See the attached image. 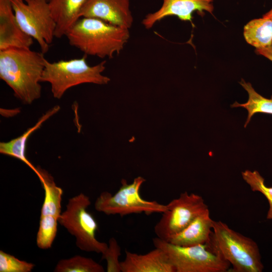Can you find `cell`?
<instances>
[{"instance_id":"6da1fadb","label":"cell","mask_w":272,"mask_h":272,"mask_svg":"<svg viewBox=\"0 0 272 272\" xmlns=\"http://www.w3.org/2000/svg\"><path fill=\"white\" fill-rule=\"evenodd\" d=\"M45 59L41 52L30 48L0 50V78L24 104H31L41 96Z\"/></svg>"},{"instance_id":"7a4b0ae2","label":"cell","mask_w":272,"mask_h":272,"mask_svg":"<svg viewBox=\"0 0 272 272\" xmlns=\"http://www.w3.org/2000/svg\"><path fill=\"white\" fill-rule=\"evenodd\" d=\"M65 36L71 45L85 55L110 58L121 52L130 35L128 29L96 18L81 17Z\"/></svg>"},{"instance_id":"3957f363","label":"cell","mask_w":272,"mask_h":272,"mask_svg":"<svg viewBox=\"0 0 272 272\" xmlns=\"http://www.w3.org/2000/svg\"><path fill=\"white\" fill-rule=\"evenodd\" d=\"M206 244L212 252L232 265V271L261 272L263 269L257 243L222 221H214Z\"/></svg>"},{"instance_id":"277c9868","label":"cell","mask_w":272,"mask_h":272,"mask_svg":"<svg viewBox=\"0 0 272 272\" xmlns=\"http://www.w3.org/2000/svg\"><path fill=\"white\" fill-rule=\"evenodd\" d=\"M85 55L81 58L50 62L46 58L41 82L50 84L53 96L60 99L70 88L85 83L98 85L108 84L110 79L102 74L105 69L106 60L89 65Z\"/></svg>"},{"instance_id":"5b68a950","label":"cell","mask_w":272,"mask_h":272,"mask_svg":"<svg viewBox=\"0 0 272 272\" xmlns=\"http://www.w3.org/2000/svg\"><path fill=\"white\" fill-rule=\"evenodd\" d=\"M91 205L89 196L83 193L70 198L66 209L58 218V223L76 238V245L81 250L103 253L108 247L96 237L98 224L87 211Z\"/></svg>"},{"instance_id":"8992f818","label":"cell","mask_w":272,"mask_h":272,"mask_svg":"<svg viewBox=\"0 0 272 272\" xmlns=\"http://www.w3.org/2000/svg\"><path fill=\"white\" fill-rule=\"evenodd\" d=\"M145 181L141 176L135 178L131 183L122 179L121 186L114 194L104 191L99 195L95 202V209L107 215L121 216L132 214L145 213L148 215L164 213L167 209L166 205L156 200H146L141 197L140 189Z\"/></svg>"},{"instance_id":"52a82bcc","label":"cell","mask_w":272,"mask_h":272,"mask_svg":"<svg viewBox=\"0 0 272 272\" xmlns=\"http://www.w3.org/2000/svg\"><path fill=\"white\" fill-rule=\"evenodd\" d=\"M155 247L163 250L175 272H225L230 263L212 252L206 244L180 246L160 239H153Z\"/></svg>"},{"instance_id":"ba28073f","label":"cell","mask_w":272,"mask_h":272,"mask_svg":"<svg viewBox=\"0 0 272 272\" xmlns=\"http://www.w3.org/2000/svg\"><path fill=\"white\" fill-rule=\"evenodd\" d=\"M18 23L22 30L37 41L44 54L55 37L56 23L47 0H11Z\"/></svg>"},{"instance_id":"9c48e42d","label":"cell","mask_w":272,"mask_h":272,"mask_svg":"<svg viewBox=\"0 0 272 272\" xmlns=\"http://www.w3.org/2000/svg\"><path fill=\"white\" fill-rule=\"evenodd\" d=\"M154 227L157 237L168 241L173 235L187 227L196 217L209 210L200 195L185 191L170 201Z\"/></svg>"},{"instance_id":"30bf717a","label":"cell","mask_w":272,"mask_h":272,"mask_svg":"<svg viewBox=\"0 0 272 272\" xmlns=\"http://www.w3.org/2000/svg\"><path fill=\"white\" fill-rule=\"evenodd\" d=\"M81 17L98 19L128 29L133 22L129 0H87L80 13Z\"/></svg>"},{"instance_id":"8fae6325","label":"cell","mask_w":272,"mask_h":272,"mask_svg":"<svg viewBox=\"0 0 272 272\" xmlns=\"http://www.w3.org/2000/svg\"><path fill=\"white\" fill-rule=\"evenodd\" d=\"M213 0H163L161 7L156 11L147 14L142 23L147 29L158 22L169 16H177L180 20L192 23V14L197 12L203 15L204 12L212 14Z\"/></svg>"},{"instance_id":"7c38bea8","label":"cell","mask_w":272,"mask_h":272,"mask_svg":"<svg viewBox=\"0 0 272 272\" xmlns=\"http://www.w3.org/2000/svg\"><path fill=\"white\" fill-rule=\"evenodd\" d=\"M33 44L18 23L11 0H0V50L30 48Z\"/></svg>"},{"instance_id":"4fadbf2b","label":"cell","mask_w":272,"mask_h":272,"mask_svg":"<svg viewBox=\"0 0 272 272\" xmlns=\"http://www.w3.org/2000/svg\"><path fill=\"white\" fill-rule=\"evenodd\" d=\"M120 266L121 272H175L166 253L158 247L143 254L126 250Z\"/></svg>"},{"instance_id":"5bb4252c","label":"cell","mask_w":272,"mask_h":272,"mask_svg":"<svg viewBox=\"0 0 272 272\" xmlns=\"http://www.w3.org/2000/svg\"><path fill=\"white\" fill-rule=\"evenodd\" d=\"M213 222L209 210L196 217L182 231L172 235L167 242L180 246L206 244L210 240Z\"/></svg>"},{"instance_id":"9a60e30c","label":"cell","mask_w":272,"mask_h":272,"mask_svg":"<svg viewBox=\"0 0 272 272\" xmlns=\"http://www.w3.org/2000/svg\"><path fill=\"white\" fill-rule=\"evenodd\" d=\"M87 0H48V5L56 23L54 36L60 38L80 19L81 10Z\"/></svg>"},{"instance_id":"2e32d148","label":"cell","mask_w":272,"mask_h":272,"mask_svg":"<svg viewBox=\"0 0 272 272\" xmlns=\"http://www.w3.org/2000/svg\"><path fill=\"white\" fill-rule=\"evenodd\" d=\"M60 109L56 105L46 111L36 124L27 129L21 135L7 142L0 143V153L19 159L30 167L36 174L37 167H35L26 156V143L29 137L40 127L43 123L57 113Z\"/></svg>"},{"instance_id":"e0dca14e","label":"cell","mask_w":272,"mask_h":272,"mask_svg":"<svg viewBox=\"0 0 272 272\" xmlns=\"http://www.w3.org/2000/svg\"><path fill=\"white\" fill-rule=\"evenodd\" d=\"M36 174L44 191V198L41 209L40 216L52 215L59 217L61 213L63 190L57 186L53 177L45 170L36 167Z\"/></svg>"},{"instance_id":"ac0fdd59","label":"cell","mask_w":272,"mask_h":272,"mask_svg":"<svg viewBox=\"0 0 272 272\" xmlns=\"http://www.w3.org/2000/svg\"><path fill=\"white\" fill-rule=\"evenodd\" d=\"M246 42L256 48L272 46V20L255 19L248 22L244 28Z\"/></svg>"},{"instance_id":"d6986e66","label":"cell","mask_w":272,"mask_h":272,"mask_svg":"<svg viewBox=\"0 0 272 272\" xmlns=\"http://www.w3.org/2000/svg\"><path fill=\"white\" fill-rule=\"evenodd\" d=\"M240 83L247 92L248 99L246 103L242 104L235 102L231 107H241L247 110L248 115L244 124L245 127L250 121L252 116L256 113L272 114V96L270 99L263 97L255 91L250 83H247L243 79Z\"/></svg>"},{"instance_id":"ffe728a7","label":"cell","mask_w":272,"mask_h":272,"mask_svg":"<svg viewBox=\"0 0 272 272\" xmlns=\"http://www.w3.org/2000/svg\"><path fill=\"white\" fill-rule=\"evenodd\" d=\"M102 265L93 259L75 255L60 260L54 268L55 272H104Z\"/></svg>"},{"instance_id":"44dd1931","label":"cell","mask_w":272,"mask_h":272,"mask_svg":"<svg viewBox=\"0 0 272 272\" xmlns=\"http://www.w3.org/2000/svg\"><path fill=\"white\" fill-rule=\"evenodd\" d=\"M58 217L52 215L40 216L36 237L37 246L41 249L51 247L57 230Z\"/></svg>"},{"instance_id":"7402d4cb","label":"cell","mask_w":272,"mask_h":272,"mask_svg":"<svg viewBox=\"0 0 272 272\" xmlns=\"http://www.w3.org/2000/svg\"><path fill=\"white\" fill-rule=\"evenodd\" d=\"M241 174L243 179L249 185L252 191L259 192L266 198L269 203L266 219L272 220V187H268L265 185L264 179L257 171L246 170L242 172Z\"/></svg>"},{"instance_id":"603a6c76","label":"cell","mask_w":272,"mask_h":272,"mask_svg":"<svg viewBox=\"0 0 272 272\" xmlns=\"http://www.w3.org/2000/svg\"><path fill=\"white\" fill-rule=\"evenodd\" d=\"M35 264L0 250V272H30Z\"/></svg>"},{"instance_id":"cb8c5ba5","label":"cell","mask_w":272,"mask_h":272,"mask_svg":"<svg viewBox=\"0 0 272 272\" xmlns=\"http://www.w3.org/2000/svg\"><path fill=\"white\" fill-rule=\"evenodd\" d=\"M121 255V248L114 237L109 240L108 247L102 254V259L107 262V272H121L120 261L119 257Z\"/></svg>"},{"instance_id":"d4e9b609","label":"cell","mask_w":272,"mask_h":272,"mask_svg":"<svg viewBox=\"0 0 272 272\" xmlns=\"http://www.w3.org/2000/svg\"><path fill=\"white\" fill-rule=\"evenodd\" d=\"M255 52L272 61V46L266 48H256Z\"/></svg>"},{"instance_id":"484cf974","label":"cell","mask_w":272,"mask_h":272,"mask_svg":"<svg viewBox=\"0 0 272 272\" xmlns=\"http://www.w3.org/2000/svg\"><path fill=\"white\" fill-rule=\"evenodd\" d=\"M263 18L272 20V9L263 16Z\"/></svg>"},{"instance_id":"4316f807","label":"cell","mask_w":272,"mask_h":272,"mask_svg":"<svg viewBox=\"0 0 272 272\" xmlns=\"http://www.w3.org/2000/svg\"><path fill=\"white\" fill-rule=\"evenodd\" d=\"M23 1H24L25 2H29V1H30L31 0H23Z\"/></svg>"},{"instance_id":"83f0119b","label":"cell","mask_w":272,"mask_h":272,"mask_svg":"<svg viewBox=\"0 0 272 272\" xmlns=\"http://www.w3.org/2000/svg\"><path fill=\"white\" fill-rule=\"evenodd\" d=\"M48 1V0H47Z\"/></svg>"}]
</instances>
